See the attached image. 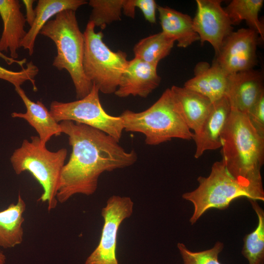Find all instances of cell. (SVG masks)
I'll use <instances>...</instances> for the list:
<instances>
[{
    "instance_id": "cell-28",
    "label": "cell",
    "mask_w": 264,
    "mask_h": 264,
    "mask_svg": "<svg viewBox=\"0 0 264 264\" xmlns=\"http://www.w3.org/2000/svg\"><path fill=\"white\" fill-rule=\"evenodd\" d=\"M247 115L257 132L264 137V92L261 95Z\"/></svg>"
},
{
    "instance_id": "cell-30",
    "label": "cell",
    "mask_w": 264,
    "mask_h": 264,
    "mask_svg": "<svg viewBox=\"0 0 264 264\" xmlns=\"http://www.w3.org/2000/svg\"><path fill=\"white\" fill-rule=\"evenodd\" d=\"M22 1L24 5L26 10V22L30 27L32 25L36 17L35 10L33 7V4L35 0H23Z\"/></svg>"
},
{
    "instance_id": "cell-19",
    "label": "cell",
    "mask_w": 264,
    "mask_h": 264,
    "mask_svg": "<svg viewBox=\"0 0 264 264\" xmlns=\"http://www.w3.org/2000/svg\"><path fill=\"white\" fill-rule=\"evenodd\" d=\"M162 32L177 42L179 47L186 48L199 41V37L193 28V19L168 6H158Z\"/></svg>"
},
{
    "instance_id": "cell-32",
    "label": "cell",
    "mask_w": 264,
    "mask_h": 264,
    "mask_svg": "<svg viewBox=\"0 0 264 264\" xmlns=\"http://www.w3.org/2000/svg\"><path fill=\"white\" fill-rule=\"evenodd\" d=\"M0 58L2 59L8 65H11L14 63H16L20 66L23 68V66L26 63V59L24 58L22 60H17L13 59L9 57L5 56L2 52H0Z\"/></svg>"
},
{
    "instance_id": "cell-13",
    "label": "cell",
    "mask_w": 264,
    "mask_h": 264,
    "mask_svg": "<svg viewBox=\"0 0 264 264\" xmlns=\"http://www.w3.org/2000/svg\"><path fill=\"white\" fill-rule=\"evenodd\" d=\"M262 73L253 69L228 75L225 96L231 108L247 114L264 92Z\"/></svg>"
},
{
    "instance_id": "cell-1",
    "label": "cell",
    "mask_w": 264,
    "mask_h": 264,
    "mask_svg": "<svg viewBox=\"0 0 264 264\" xmlns=\"http://www.w3.org/2000/svg\"><path fill=\"white\" fill-rule=\"evenodd\" d=\"M60 125L72 152L61 172L58 202L65 203L76 194L93 195L102 173L131 166L137 160L134 151H126L100 130L72 121H63Z\"/></svg>"
},
{
    "instance_id": "cell-11",
    "label": "cell",
    "mask_w": 264,
    "mask_h": 264,
    "mask_svg": "<svg viewBox=\"0 0 264 264\" xmlns=\"http://www.w3.org/2000/svg\"><path fill=\"white\" fill-rule=\"evenodd\" d=\"M220 0H196L197 11L193 19V28L201 44L209 42L216 55L226 38L233 32V25L222 7Z\"/></svg>"
},
{
    "instance_id": "cell-26",
    "label": "cell",
    "mask_w": 264,
    "mask_h": 264,
    "mask_svg": "<svg viewBox=\"0 0 264 264\" xmlns=\"http://www.w3.org/2000/svg\"><path fill=\"white\" fill-rule=\"evenodd\" d=\"M177 247L184 264H221L219 260V256L224 245L220 242H216L209 249L198 252L190 250L181 242H178Z\"/></svg>"
},
{
    "instance_id": "cell-16",
    "label": "cell",
    "mask_w": 264,
    "mask_h": 264,
    "mask_svg": "<svg viewBox=\"0 0 264 264\" xmlns=\"http://www.w3.org/2000/svg\"><path fill=\"white\" fill-rule=\"evenodd\" d=\"M194 72V76L183 87L203 95L212 103L225 96L228 75L214 61L211 65L206 62L198 63Z\"/></svg>"
},
{
    "instance_id": "cell-27",
    "label": "cell",
    "mask_w": 264,
    "mask_h": 264,
    "mask_svg": "<svg viewBox=\"0 0 264 264\" xmlns=\"http://www.w3.org/2000/svg\"><path fill=\"white\" fill-rule=\"evenodd\" d=\"M38 72V67L32 61L26 64V67L20 71H13L0 66V79L10 83L15 88L20 87L26 81H29L33 86V90L37 91L35 77Z\"/></svg>"
},
{
    "instance_id": "cell-3",
    "label": "cell",
    "mask_w": 264,
    "mask_h": 264,
    "mask_svg": "<svg viewBox=\"0 0 264 264\" xmlns=\"http://www.w3.org/2000/svg\"><path fill=\"white\" fill-rule=\"evenodd\" d=\"M40 34L55 44L57 55L52 65L59 70L66 69L74 84L76 98L87 96L92 84L86 77L83 67L84 37L80 30L75 11L66 10L55 15L44 26Z\"/></svg>"
},
{
    "instance_id": "cell-17",
    "label": "cell",
    "mask_w": 264,
    "mask_h": 264,
    "mask_svg": "<svg viewBox=\"0 0 264 264\" xmlns=\"http://www.w3.org/2000/svg\"><path fill=\"white\" fill-rule=\"evenodd\" d=\"M176 108L190 130L196 133L208 115L213 103L203 95L187 88H170Z\"/></svg>"
},
{
    "instance_id": "cell-4",
    "label": "cell",
    "mask_w": 264,
    "mask_h": 264,
    "mask_svg": "<svg viewBox=\"0 0 264 264\" xmlns=\"http://www.w3.org/2000/svg\"><path fill=\"white\" fill-rule=\"evenodd\" d=\"M119 116L124 130L143 134L149 145H159L173 138L190 140L193 137V132L176 108L170 88L147 110L138 112L128 110Z\"/></svg>"
},
{
    "instance_id": "cell-10",
    "label": "cell",
    "mask_w": 264,
    "mask_h": 264,
    "mask_svg": "<svg viewBox=\"0 0 264 264\" xmlns=\"http://www.w3.org/2000/svg\"><path fill=\"white\" fill-rule=\"evenodd\" d=\"M258 39V33L250 28L232 32L214 61L227 75L253 69L257 64Z\"/></svg>"
},
{
    "instance_id": "cell-9",
    "label": "cell",
    "mask_w": 264,
    "mask_h": 264,
    "mask_svg": "<svg viewBox=\"0 0 264 264\" xmlns=\"http://www.w3.org/2000/svg\"><path fill=\"white\" fill-rule=\"evenodd\" d=\"M134 203L131 198L113 195L101 210L104 220L99 243L85 264H119L116 256L119 228L132 214Z\"/></svg>"
},
{
    "instance_id": "cell-24",
    "label": "cell",
    "mask_w": 264,
    "mask_h": 264,
    "mask_svg": "<svg viewBox=\"0 0 264 264\" xmlns=\"http://www.w3.org/2000/svg\"><path fill=\"white\" fill-rule=\"evenodd\" d=\"M249 201L258 223L256 229L244 237L242 254L249 264H264V211L257 200Z\"/></svg>"
},
{
    "instance_id": "cell-12",
    "label": "cell",
    "mask_w": 264,
    "mask_h": 264,
    "mask_svg": "<svg viewBox=\"0 0 264 264\" xmlns=\"http://www.w3.org/2000/svg\"><path fill=\"white\" fill-rule=\"evenodd\" d=\"M160 82L157 66L134 57L128 61L114 94L121 98L130 95L146 98Z\"/></svg>"
},
{
    "instance_id": "cell-7",
    "label": "cell",
    "mask_w": 264,
    "mask_h": 264,
    "mask_svg": "<svg viewBox=\"0 0 264 264\" xmlns=\"http://www.w3.org/2000/svg\"><path fill=\"white\" fill-rule=\"evenodd\" d=\"M95 27L88 21L83 33L84 72L99 91L107 94L114 93L129 61L125 52L111 50L103 41L102 32H96Z\"/></svg>"
},
{
    "instance_id": "cell-6",
    "label": "cell",
    "mask_w": 264,
    "mask_h": 264,
    "mask_svg": "<svg viewBox=\"0 0 264 264\" xmlns=\"http://www.w3.org/2000/svg\"><path fill=\"white\" fill-rule=\"evenodd\" d=\"M197 180L198 187L182 196L194 205L193 213L189 220L191 224L195 223L209 209H225L232 201L241 197L264 200V195L232 176L222 160L213 163L208 176H200Z\"/></svg>"
},
{
    "instance_id": "cell-25",
    "label": "cell",
    "mask_w": 264,
    "mask_h": 264,
    "mask_svg": "<svg viewBox=\"0 0 264 264\" xmlns=\"http://www.w3.org/2000/svg\"><path fill=\"white\" fill-rule=\"evenodd\" d=\"M123 0H90L92 8L89 21L102 29L108 24L121 20Z\"/></svg>"
},
{
    "instance_id": "cell-14",
    "label": "cell",
    "mask_w": 264,
    "mask_h": 264,
    "mask_svg": "<svg viewBox=\"0 0 264 264\" xmlns=\"http://www.w3.org/2000/svg\"><path fill=\"white\" fill-rule=\"evenodd\" d=\"M231 107L226 96L214 102L198 132L194 133L196 144L194 157H200L209 150L221 148V136L228 121Z\"/></svg>"
},
{
    "instance_id": "cell-29",
    "label": "cell",
    "mask_w": 264,
    "mask_h": 264,
    "mask_svg": "<svg viewBox=\"0 0 264 264\" xmlns=\"http://www.w3.org/2000/svg\"><path fill=\"white\" fill-rule=\"evenodd\" d=\"M135 8H139L146 21L151 23L156 22V10L157 5L154 0H133Z\"/></svg>"
},
{
    "instance_id": "cell-22",
    "label": "cell",
    "mask_w": 264,
    "mask_h": 264,
    "mask_svg": "<svg viewBox=\"0 0 264 264\" xmlns=\"http://www.w3.org/2000/svg\"><path fill=\"white\" fill-rule=\"evenodd\" d=\"M175 42L162 31L150 35L134 45V57L157 66L159 62L170 53Z\"/></svg>"
},
{
    "instance_id": "cell-2",
    "label": "cell",
    "mask_w": 264,
    "mask_h": 264,
    "mask_svg": "<svg viewBox=\"0 0 264 264\" xmlns=\"http://www.w3.org/2000/svg\"><path fill=\"white\" fill-rule=\"evenodd\" d=\"M221 155L228 173L264 195L261 169L264 162V137L247 114L231 108L221 136Z\"/></svg>"
},
{
    "instance_id": "cell-33",
    "label": "cell",
    "mask_w": 264,
    "mask_h": 264,
    "mask_svg": "<svg viewBox=\"0 0 264 264\" xmlns=\"http://www.w3.org/2000/svg\"><path fill=\"white\" fill-rule=\"evenodd\" d=\"M6 257L2 252L0 251V264H5Z\"/></svg>"
},
{
    "instance_id": "cell-8",
    "label": "cell",
    "mask_w": 264,
    "mask_h": 264,
    "mask_svg": "<svg viewBox=\"0 0 264 264\" xmlns=\"http://www.w3.org/2000/svg\"><path fill=\"white\" fill-rule=\"evenodd\" d=\"M99 90L94 85L90 92L77 100L64 103L52 101L49 111L57 122L72 121L100 130L119 142L124 130L119 116L109 114L100 102Z\"/></svg>"
},
{
    "instance_id": "cell-18",
    "label": "cell",
    "mask_w": 264,
    "mask_h": 264,
    "mask_svg": "<svg viewBox=\"0 0 264 264\" xmlns=\"http://www.w3.org/2000/svg\"><path fill=\"white\" fill-rule=\"evenodd\" d=\"M15 89L23 101L26 111L25 113L13 112L11 114L13 118L25 120L37 132L44 146H46L52 136H59L62 133L60 123L54 119L42 101H31L21 87Z\"/></svg>"
},
{
    "instance_id": "cell-21",
    "label": "cell",
    "mask_w": 264,
    "mask_h": 264,
    "mask_svg": "<svg viewBox=\"0 0 264 264\" xmlns=\"http://www.w3.org/2000/svg\"><path fill=\"white\" fill-rule=\"evenodd\" d=\"M26 203L19 194L16 203L0 211V246L4 248L14 247L23 240V216Z\"/></svg>"
},
{
    "instance_id": "cell-5",
    "label": "cell",
    "mask_w": 264,
    "mask_h": 264,
    "mask_svg": "<svg viewBox=\"0 0 264 264\" xmlns=\"http://www.w3.org/2000/svg\"><path fill=\"white\" fill-rule=\"evenodd\" d=\"M30 138V141L24 139L14 151L10 162L17 175L27 171L39 182L43 189L39 200L46 203L50 211L58 202L56 195L67 150L62 148L51 152L41 143L39 136H32Z\"/></svg>"
},
{
    "instance_id": "cell-23",
    "label": "cell",
    "mask_w": 264,
    "mask_h": 264,
    "mask_svg": "<svg viewBox=\"0 0 264 264\" xmlns=\"http://www.w3.org/2000/svg\"><path fill=\"white\" fill-rule=\"evenodd\" d=\"M263 0H233L224 9L233 25L244 20L249 28L264 39V26L258 15L263 7Z\"/></svg>"
},
{
    "instance_id": "cell-15",
    "label": "cell",
    "mask_w": 264,
    "mask_h": 264,
    "mask_svg": "<svg viewBox=\"0 0 264 264\" xmlns=\"http://www.w3.org/2000/svg\"><path fill=\"white\" fill-rule=\"evenodd\" d=\"M0 16L3 29L0 39V52L10 53V58L16 60L21 43L26 35V22L21 11L18 0H0Z\"/></svg>"
},
{
    "instance_id": "cell-31",
    "label": "cell",
    "mask_w": 264,
    "mask_h": 264,
    "mask_svg": "<svg viewBox=\"0 0 264 264\" xmlns=\"http://www.w3.org/2000/svg\"><path fill=\"white\" fill-rule=\"evenodd\" d=\"M135 10L133 0H123L122 11L125 15L131 18H134Z\"/></svg>"
},
{
    "instance_id": "cell-20",
    "label": "cell",
    "mask_w": 264,
    "mask_h": 264,
    "mask_svg": "<svg viewBox=\"0 0 264 264\" xmlns=\"http://www.w3.org/2000/svg\"><path fill=\"white\" fill-rule=\"evenodd\" d=\"M87 3L84 0H39L35 8L36 17L32 25L21 43V47L34 53V44L38 35L51 18L66 10L76 11L80 6Z\"/></svg>"
}]
</instances>
